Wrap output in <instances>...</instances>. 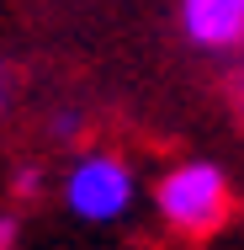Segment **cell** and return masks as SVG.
<instances>
[{
	"label": "cell",
	"mask_w": 244,
	"mask_h": 250,
	"mask_svg": "<svg viewBox=\"0 0 244 250\" xmlns=\"http://www.w3.org/2000/svg\"><path fill=\"white\" fill-rule=\"evenodd\" d=\"M154 208H159V224L181 240H207L212 229H223L234 192H228V176L223 165L212 160H181L159 176L154 187Z\"/></svg>",
	"instance_id": "1"
},
{
	"label": "cell",
	"mask_w": 244,
	"mask_h": 250,
	"mask_svg": "<svg viewBox=\"0 0 244 250\" xmlns=\"http://www.w3.org/2000/svg\"><path fill=\"white\" fill-rule=\"evenodd\" d=\"M133 197H138V181H133L128 160H117V154L91 149L64 170V208L80 224H117V218H128Z\"/></svg>",
	"instance_id": "2"
},
{
	"label": "cell",
	"mask_w": 244,
	"mask_h": 250,
	"mask_svg": "<svg viewBox=\"0 0 244 250\" xmlns=\"http://www.w3.org/2000/svg\"><path fill=\"white\" fill-rule=\"evenodd\" d=\"M181 32L207 53L244 48V0H181Z\"/></svg>",
	"instance_id": "3"
},
{
	"label": "cell",
	"mask_w": 244,
	"mask_h": 250,
	"mask_svg": "<svg viewBox=\"0 0 244 250\" xmlns=\"http://www.w3.org/2000/svg\"><path fill=\"white\" fill-rule=\"evenodd\" d=\"M38 192H43V170L38 165H21L16 170V197H38Z\"/></svg>",
	"instance_id": "4"
},
{
	"label": "cell",
	"mask_w": 244,
	"mask_h": 250,
	"mask_svg": "<svg viewBox=\"0 0 244 250\" xmlns=\"http://www.w3.org/2000/svg\"><path fill=\"white\" fill-rule=\"evenodd\" d=\"M80 123H85V117H80L75 106H64V112H53V133H58V139H75V133H80Z\"/></svg>",
	"instance_id": "5"
},
{
	"label": "cell",
	"mask_w": 244,
	"mask_h": 250,
	"mask_svg": "<svg viewBox=\"0 0 244 250\" xmlns=\"http://www.w3.org/2000/svg\"><path fill=\"white\" fill-rule=\"evenodd\" d=\"M16 234H21V224L11 213H0V250H16Z\"/></svg>",
	"instance_id": "6"
},
{
	"label": "cell",
	"mask_w": 244,
	"mask_h": 250,
	"mask_svg": "<svg viewBox=\"0 0 244 250\" xmlns=\"http://www.w3.org/2000/svg\"><path fill=\"white\" fill-rule=\"evenodd\" d=\"M11 96H16V85H11V69H0V112L11 106Z\"/></svg>",
	"instance_id": "7"
}]
</instances>
